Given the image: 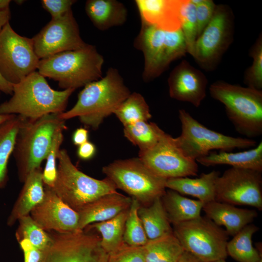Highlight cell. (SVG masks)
<instances>
[{"label":"cell","mask_w":262,"mask_h":262,"mask_svg":"<svg viewBox=\"0 0 262 262\" xmlns=\"http://www.w3.org/2000/svg\"><path fill=\"white\" fill-rule=\"evenodd\" d=\"M129 211V209L109 220L87 226L99 233L101 246L108 254L117 250L124 243L125 225Z\"/></svg>","instance_id":"obj_28"},{"label":"cell","mask_w":262,"mask_h":262,"mask_svg":"<svg viewBox=\"0 0 262 262\" xmlns=\"http://www.w3.org/2000/svg\"><path fill=\"white\" fill-rule=\"evenodd\" d=\"M23 117L15 115L0 124V188L5 187L8 180V163L13 153L16 138Z\"/></svg>","instance_id":"obj_31"},{"label":"cell","mask_w":262,"mask_h":262,"mask_svg":"<svg viewBox=\"0 0 262 262\" xmlns=\"http://www.w3.org/2000/svg\"><path fill=\"white\" fill-rule=\"evenodd\" d=\"M174 235L184 249L203 262L226 259L229 235L206 216L173 225Z\"/></svg>","instance_id":"obj_9"},{"label":"cell","mask_w":262,"mask_h":262,"mask_svg":"<svg viewBox=\"0 0 262 262\" xmlns=\"http://www.w3.org/2000/svg\"><path fill=\"white\" fill-rule=\"evenodd\" d=\"M114 114L124 127L139 121H148L151 118L147 103L143 96L137 92L131 93Z\"/></svg>","instance_id":"obj_32"},{"label":"cell","mask_w":262,"mask_h":262,"mask_svg":"<svg viewBox=\"0 0 262 262\" xmlns=\"http://www.w3.org/2000/svg\"><path fill=\"white\" fill-rule=\"evenodd\" d=\"M181 29L185 38L187 52L193 56L195 44L197 38V25L196 6L190 0H184Z\"/></svg>","instance_id":"obj_36"},{"label":"cell","mask_w":262,"mask_h":262,"mask_svg":"<svg viewBox=\"0 0 262 262\" xmlns=\"http://www.w3.org/2000/svg\"><path fill=\"white\" fill-rule=\"evenodd\" d=\"M15 1H16V3L19 4H22V3L23 2V1H23V0H15Z\"/></svg>","instance_id":"obj_50"},{"label":"cell","mask_w":262,"mask_h":262,"mask_svg":"<svg viewBox=\"0 0 262 262\" xmlns=\"http://www.w3.org/2000/svg\"><path fill=\"white\" fill-rule=\"evenodd\" d=\"M181 132L174 141L187 157L196 160L207 155L211 151H231L235 148L255 147L253 139L235 137L208 129L194 118L184 109L179 111Z\"/></svg>","instance_id":"obj_8"},{"label":"cell","mask_w":262,"mask_h":262,"mask_svg":"<svg viewBox=\"0 0 262 262\" xmlns=\"http://www.w3.org/2000/svg\"><path fill=\"white\" fill-rule=\"evenodd\" d=\"M178 262H203L194 255L184 251Z\"/></svg>","instance_id":"obj_47"},{"label":"cell","mask_w":262,"mask_h":262,"mask_svg":"<svg viewBox=\"0 0 262 262\" xmlns=\"http://www.w3.org/2000/svg\"><path fill=\"white\" fill-rule=\"evenodd\" d=\"M138 157L154 174L166 180L196 176L198 172L196 161L185 156L174 137L164 131L153 147L139 152Z\"/></svg>","instance_id":"obj_14"},{"label":"cell","mask_w":262,"mask_h":262,"mask_svg":"<svg viewBox=\"0 0 262 262\" xmlns=\"http://www.w3.org/2000/svg\"><path fill=\"white\" fill-rule=\"evenodd\" d=\"M41 167L31 172L24 181V185L15 202L7 224L11 226L21 217L29 215L43 200L44 185Z\"/></svg>","instance_id":"obj_23"},{"label":"cell","mask_w":262,"mask_h":262,"mask_svg":"<svg viewBox=\"0 0 262 262\" xmlns=\"http://www.w3.org/2000/svg\"><path fill=\"white\" fill-rule=\"evenodd\" d=\"M206 216L219 226H223L229 235L234 236L258 216L255 210L239 208L234 205L213 201L203 205Z\"/></svg>","instance_id":"obj_21"},{"label":"cell","mask_w":262,"mask_h":262,"mask_svg":"<svg viewBox=\"0 0 262 262\" xmlns=\"http://www.w3.org/2000/svg\"><path fill=\"white\" fill-rule=\"evenodd\" d=\"M15 115H3L0 114V124L4 121L11 118Z\"/></svg>","instance_id":"obj_49"},{"label":"cell","mask_w":262,"mask_h":262,"mask_svg":"<svg viewBox=\"0 0 262 262\" xmlns=\"http://www.w3.org/2000/svg\"><path fill=\"white\" fill-rule=\"evenodd\" d=\"M104 61L96 47L87 44L81 49L40 59L37 69L45 78L58 82L64 90H75L101 79Z\"/></svg>","instance_id":"obj_3"},{"label":"cell","mask_w":262,"mask_h":262,"mask_svg":"<svg viewBox=\"0 0 262 262\" xmlns=\"http://www.w3.org/2000/svg\"><path fill=\"white\" fill-rule=\"evenodd\" d=\"M74 0H42L43 8L49 12L51 19L59 17L71 10V6L76 2Z\"/></svg>","instance_id":"obj_41"},{"label":"cell","mask_w":262,"mask_h":262,"mask_svg":"<svg viewBox=\"0 0 262 262\" xmlns=\"http://www.w3.org/2000/svg\"><path fill=\"white\" fill-rule=\"evenodd\" d=\"M108 262H145L143 246H132L124 243L109 254Z\"/></svg>","instance_id":"obj_39"},{"label":"cell","mask_w":262,"mask_h":262,"mask_svg":"<svg viewBox=\"0 0 262 262\" xmlns=\"http://www.w3.org/2000/svg\"><path fill=\"white\" fill-rule=\"evenodd\" d=\"M216 6L214 2L211 0H204L201 4L196 6L197 38L211 20Z\"/></svg>","instance_id":"obj_40"},{"label":"cell","mask_w":262,"mask_h":262,"mask_svg":"<svg viewBox=\"0 0 262 262\" xmlns=\"http://www.w3.org/2000/svg\"><path fill=\"white\" fill-rule=\"evenodd\" d=\"M131 198V203L125 225L123 241L129 246L142 247L147 244L148 240L138 214L140 204L136 199Z\"/></svg>","instance_id":"obj_35"},{"label":"cell","mask_w":262,"mask_h":262,"mask_svg":"<svg viewBox=\"0 0 262 262\" xmlns=\"http://www.w3.org/2000/svg\"><path fill=\"white\" fill-rule=\"evenodd\" d=\"M257 262H262V258H261Z\"/></svg>","instance_id":"obj_52"},{"label":"cell","mask_w":262,"mask_h":262,"mask_svg":"<svg viewBox=\"0 0 262 262\" xmlns=\"http://www.w3.org/2000/svg\"><path fill=\"white\" fill-rule=\"evenodd\" d=\"M85 10L94 25L101 31L122 25L127 18L126 7L116 0H88Z\"/></svg>","instance_id":"obj_25"},{"label":"cell","mask_w":262,"mask_h":262,"mask_svg":"<svg viewBox=\"0 0 262 262\" xmlns=\"http://www.w3.org/2000/svg\"><path fill=\"white\" fill-rule=\"evenodd\" d=\"M102 172L141 206L150 205L166 191L167 180L154 174L139 157L115 160L103 166Z\"/></svg>","instance_id":"obj_7"},{"label":"cell","mask_w":262,"mask_h":262,"mask_svg":"<svg viewBox=\"0 0 262 262\" xmlns=\"http://www.w3.org/2000/svg\"><path fill=\"white\" fill-rule=\"evenodd\" d=\"M0 91L5 94L12 95L13 84L7 82L0 73Z\"/></svg>","instance_id":"obj_45"},{"label":"cell","mask_w":262,"mask_h":262,"mask_svg":"<svg viewBox=\"0 0 262 262\" xmlns=\"http://www.w3.org/2000/svg\"><path fill=\"white\" fill-rule=\"evenodd\" d=\"M11 17V12L9 8L0 10V32L3 27L9 22Z\"/></svg>","instance_id":"obj_46"},{"label":"cell","mask_w":262,"mask_h":262,"mask_svg":"<svg viewBox=\"0 0 262 262\" xmlns=\"http://www.w3.org/2000/svg\"><path fill=\"white\" fill-rule=\"evenodd\" d=\"M213 262H227L226 261V259H222V260L216 261Z\"/></svg>","instance_id":"obj_51"},{"label":"cell","mask_w":262,"mask_h":262,"mask_svg":"<svg viewBox=\"0 0 262 262\" xmlns=\"http://www.w3.org/2000/svg\"><path fill=\"white\" fill-rule=\"evenodd\" d=\"M231 35L229 10L225 6H216L211 20L196 39L194 58L205 68L213 67L228 48Z\"/></svg>","instance_id":"obj_16"},{"label":"cell","mask_w":262,"mask_h":262,"mask_svg":"<svg viewBox=\"0 0 262 262\" xmlns=\"http://www.w3.org/2000/svg\"><path fill=\"white\" fill-rule=\"evenodd\" d=\"M32 39L35 52L40 59L79 49L87 44L81 37L72 10L51 19Z\"/></svg>","instance_id":"obj_15"},{"label":"cell","mask_w":262,"mask_h":262,"mask_svg":"<svg viewBox=\"0 0 262 262\" xmlns=\"http://www.w3.org/2000/svg\"><path fill=\"white\" fill-rule=\"evenodd\" d=\"M161 200L169 222L172 225L200 216L204 203L183 196L177 192L166 190Z\"/></svg>","instance_id":"obj_26"},{"label":"cell","mask_w":262,"mask_h":262,"mask_svg":"<svg viewBox=\"0 0 262 262\" xmlns=\"http://www.w3.org/2000/svg\"><path fill=\"white\" fill-rule=\"evenodd\" d=\"M207 80L204 74L183 60L170 73L168 79L169 96L179 101L198 107L206 96Z\"/></svg>","instance_id":"obj_18"},{"label":"cell","mask_w":262,"mask_h":262,"mask_svg":"<svg viewBox=\"0 0 262 262\" xmlns=\"http://www.w3.org/2000/svg\"><path fill=\"white\" fill-rule=\"evenodd\" d=\"M259 229L252 223L245 226L228 242V255L238 262H257L262 258V253L253 246L252 237Z\"/></svg>","instance_id":"obj_30"},{"label":"cell","mask_w":262,"mask_h":262,"mask_svg":"<svg viewBox=\"0 0 262 262\" xmlns=\"http://www.w3.org/2000/svg\"><path fill=\"white\" fill-rule=\"evenodd\" d=\"M211 96L222 103L236 131L249 139L262 134V91L217 81Z\"/></svg>","instance_id":"obj_5"},{"label":"cell","mask_w":262,"mask_h":262,"mask_svg":"<svg viewBox=\"0 0 262 262\" xmlns=\"http://www.w3.org/2000/svg\"></svg>","instance_id":"obj_53"},{"label":"cell","mask_w":262,"mask_h":262,"mask_svg":"<svg viewBox=\"0 0 262 262\" xmlns=\"http://www.w3.org/2000/svg\"><path fill=\"white\" fill-rule=\"evenodd\" d=\"M205 166L229 165L232 167L245 168L262 172V142L250 149L237 152L211 151L196 160Z\"/></svg>","instance_id":"obj_24"},{"label":"cell","mask_w":262,"mask_h":262,"mask_svg":"<svg viewBox=\"0 0 262 262\" xmlns=\"http://www.w3.org/2000/svg\"><path fill=\"white\" fill-rule=\"evenodd\" d=\"M74 89L55 90L45 77L34 71L20 82L13 84V94L0 104V114L20 115L34 120L51 114L65 111Z\"/></svg>","instance_id":"obj_2"},{"label":"cell","mask_w":262,"mask_h":262,"mask_svg":"<svg viewBox=\"0 0 262 262\" xmlns=\"http://www.w3.org/2000/svg\"><path fill=\"white\" fill-rule=\"evenodd\" d=\"M262 172L232 167L227 169L217 180L215 200L262 210Z\"/></svg>","instance_id":"obj_13"},{"label":"cell","mask_w":262,"mask_h":262,"mask_svg":"<svg viewBox=\"0 0 262 262\" xmlns=\"http://www.w3.org/2000/svg\"><path fill=\"white\" fill-rule=\"evenodd\" d=\"M164 132L156 123L139 121L124 127V136L134 146L139 152L147 150L153 147Z\"/></svg>","instance_id":"obj_33"},{"label":"cell","mask_w":262,"mask_h":262,"mask_svg":"<svg viewBox=\"0 0 262 262\" xmlns=\"http://www.w3.org/2000/svg\"><path fill=\"white\" fill-rule=\"evenodd\" d=\"M250 56L253 58L251 66L245 75V82L247 87L258 90L262 89V39L261 35L252 47Z\"/></svg>","instance_id":"obj_38"},{"label":"cell","mask_w":262,"mask_h":262,"mask_svg":"<svg viewBox=\"0 0 262 262\" xmlns=\"http://www.w3.org/2000/svg\"><path fill=\"white\" fill-rule=\"evenodd\" d=\"M50 234L51 241L40 262H108L100 236L89 227L73 232Z\"/></svg>","instance_id":"obj_11"},{"label":"cell","mask_w":262,"mask_h":262,"mask_svg":"<svg viewBox=\"0 0 262 262\" xmlns=\"http://www.w3.org/2000/svg\"><path fill=\"white\" fill-rule=\"evenodd\" d=\"M57 173L52 188L57 196L77 213L101 196L117 192L108 178L98 180L79 170L65 149L57 156Z\"/></svg>","instance_id":"obj_6"},{"label":"cell","mask_w":262,"mask_h":262,"mask_svg":"<svg viewBox=\"0 0 262 262\" xmlns=\"http://www.w3.org/2000/svg\"><path fill=\"white\" fill-rule=\"evenodd\" d=\"M30 213L33 220L44 230L60 233L79 230L78 213L48 186L44 185L43 199Z\"/></svg>","instance_id":"obj_17"},{"label":"cell","mask_w":262,"mask_h":262,"mask_svg":"<svg viewBox=\"0 0 262 262\" xmlns=\"http://www.w3.org/2000/svg\"><path fill=\"white\" fill-rule=\"evenodd\" d=\"M88 131L84 128L77 129L73 133L72 139L73 144L79 146L88 141Z\"/></svg>","instance_id":"obj_44"},{"label":"cell","mask_w":262,"mask_h":262,"mask_svg":"<svg viewBox=\"0 0 262 262\" xmlns=\"http://www.w3.org/2000/svg\"><path fill=\"white\" fill-rule=\"evenodd\" d=\"M133 45L144 56L142 78L145 82L159 77L172 61L185 54L183 42L176 33L144 22Z\"/></svg>","instance_id":"obj_10"},{"label":"cell","mask_w":262,"mask_h":262,"mask_svg":"<svg viewBox=\"0 0 262 262\" xmlns=\"http://www.w3.org/2000/svg\"><path fill=\"white\" fill-rule=\"evenodd\" d=\"M131 93L118 70L110 67L104 77L84 86L74 106L59 117L64 120L78 117L86 127L96 130Z\"/></svg>","instance_id":"obj_1"},{"label":"cell","mask_w":262,"mask_h":262,"mask_svg":"<svg viewBox=\"0 0 262 262\" xmlns=\"http://www.w3.org/2000/svg\"><path fill=\"white\" fill-rule=\"evenodd\" d=\"M184 0H136L141 22L173 32L181 28Z\"/></svg>","instance_id":"obj_19"},{"label":"cell","mask_w":262,"mask_h":262,"mask_svg":"<svg viewBox=\"0 0 262 262\" xmlns=\"http://www.w3.org/2000/svg\"><path fill=\"white\" fill-rule=\"evenodd\" d=\"M40 59L32 38L16 33L8 22L0 32V73L16 84L37 69Z\"/></svg>","instance_id":"obj_12"},{"label":"cell","mask_w":262,"mask_h":262,"mask_svg":"<svg viewBox=\"0 0 262 262\" xmlns=\"http://www.w3.org/2000/svg\"><path fill=\"white\" fill-rule=\"evenodd\" d=\"M96 152L95 145L92 142L87 141L78 146L77 155L82 160H88L92 158Z\"/></svg>","instance_id":"obj_43"},{"label":"cell","mask_w":262,"mask_h":262,"mask_svg":"<svg viewBox=\"0 0 262 262\" xmlns=\"http://www.w3.org/2000/svg\"><path fill=\"white\" fill-rule=\"evenodd\" d=\"M59 114H51L30 120L23 118L16 134L12 154L16 161L19 180L40 168L46 159L57 131L66 128Z\"/></svg>","instance_id":"obj_4"},{"label":"cell","mask_w":262,"mask_h":262,"mask_svg":"<svg viewBox=\"0 0 262 262\" xmlns=\"http://www.w3.org/2000/svg\"><path fill=\"white\" fill-rule=\"evenodd\" d=\"M219 171L213 170L202 173L196 178L189 177L168 179L166 181V189L196 197L204 204L215 200V186Z\"/></svg>","instance_id":"obj_22"},{"label":"cell","mask_w":262,"mask_h":262,"mask_svg":"<svg viewBox=\"0 0 262 262\" xmlns=\"http://www.w3.org/2000/svg\"><path fill=\"white\" fill-rule=\"evenodd\" d=\"M65 129L61 128L56 132L46 158V164L42 172L44 185L51 188L56 179L57 156L64 140L63 131Z\"/></svg>","instance_id":"obj_37"},{"label":"cell","mask_w":262,"mask_h":262,"mask_svg":"<svg viewBox=\"0 0 262 262\" xmlns=\"http://www.w3.org/2000/svg\"><path fill=\"white\" fill-rule=\"evenodd\" d=\"M19 242L24 254V262H40L43 251L34 246L28 240L23 239Z\"/></svg>","instance_id":"obj_42"},{"label":"cell","mask_w":262,"mask_h":262,"mask_svg":"<svg viewBox=\"0 0 262 262\" xmlns=\"http://www.w3.org/2000/svg\"><path fill=\"white\" fill-rule=\"evenodd\" d=\"M143 249L145 262H178L185 251L173 233L148 240Z\"/></svg>","instance_id":"obj_29"},{"label":"cell","mask_w":262,"mask_h":262,"mask_svg":"<svg viewBox=\"0 0 262 262\" xmlns=\"http://www.w3.org/2000/svg\"><path fill=\"white\" fill-rule=\"evenodd\" d=\"M10 2L11 0H0V10L9 8Z\"/></svg>","instance_id":"obj_48"},{"label":"cell","mask_w":262,"mask_h":262,"mask_svg":"<svg viewBox=\"0 0 262 262\" xmlns=\"http://www.w3.org/2000/svg\"><path fill=\"white\" fill-rule=\"evenodd\" d=\"M138 214L148 240L173 233L161 197L157 198L149 205H140Z\"/></svg>","instance_id":"obj_27"},{"label":"cell","mask_w":262,"mask_h":262,"mask_svg":"<svg viewBox=\"0 0 262 262\" xmlns=\"http://www.w3.org/2000/svg\"><path fill=\"white\" fill-rule=\"evenodd\" d=\"M132 198L118 192L104 195L78 212V229L83 230L92 223L109 220L130 208Z\"/></svg>","instance_id":"obj_20"},{"label":"cell","mask_w":262,"mask_h":262,"mask_svg":"<svg viewBox=\"0 0 262 262\" xmlns=\"http://www.w3.org/2000/svg\"><path fill=\"white\" fill-rule=\"evenodd\" d=\"M19 226L16 233L18 242L26 239L34 246L44 251L50 245L51 238L31 217L27 215L18 219Z\"/></svg>","instance_id":"obj_34"}]
</instances>
